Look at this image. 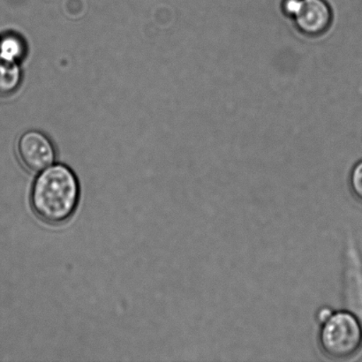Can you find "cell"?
<instances>
[{"label":"cell","instance_id":"1","mask_svg":"<svg viewBox=\"0 0 362 362\" xmlns=\"http://www.w3.org/2000/svg\"><path fill=\"white\" fill-rule=\"evenodd\" d=\"M81 199L76 173L65 165H52L38 173L32 184V211L42 223L60 226L72 218Z\"/></svg>","mask_w":362,"mask_h":362},{"label":"cell","instance_id":"2","mask_svg":"<svg viewBox=\"0 0 362 362\" xmlns=\"http://www.w3.org/2000/svg\"><path fill=\"white\" fill-rule=\"evenodd\" d=\"M319 343L322 352L332 360L356 356L362 347V325L349 312H338L322 324Z\"/></svg>","mask_w":362,"mask_h":362},{"label":"cell","instance_id":"3","mask_svg":"<svg viewBox=\"0 0 362 362\" xmlns=\"http://www.w3.org/2000/svg\"><path fill=\"white\" fill-rule=\"evenodd\" d=\"M17 153L24 168L34 173H39L52 165L56 158L51 140L35 130L27 131L20 137Z\"/></svg>","mask_w":362,"mask_h":362},{"label":"cell","instance_id":"4","mask_svg":"<svg viewBox=\"0 0 362 362\" xmlns=\"http://www.w3.org/2000/svg\"><path fill=\"white\" fill-rule=\"evenodd\" d=\"M293 20L300 34L308 37H319L331 28L333 13L325 0H303L300 12Z\"/></svg>","mask_w":362,"mask_h":362},{"label":"cell","instance_id":"5","mask_svg":"<svg viewBox=\"0 0 362 362\" xmlns=\"http://www.w3.org/2000/svg\"><path fill=\"white\" fill-rule=\"evenodd\" d=\"M21 77L20 66L16 62L0 57V97L13 95L20 87Z\"/></svg>","mask_w":362,"mask_h":362},{"label":"cell","instance_id":"6","mask_svg":"<svg viewBox=\"0 0 362 362\" xmlns=\"http://www.w3.org/2000/svg\"><path fill=\"white\" fill-rule=\"evenodd\" d=\"M25 54V45L20 37L16 35H6L0 40V57L18 62Z\"/></svg>","mask_w":362,"mask_h":362},{"label":"cell","instance_id":"7","mask_svg":"<svg viewBox=\"0 0 362 362\" xmlns=\"http://www.w3.org/2000/svg\"><path fill=\"white\" fill-rule=\"evenodd\" d=\"M349 183L354 197L362 202V160L354 166L351 172Z\"/></svg>","mask_w":362,"mask_h":362},{"label":"cell","instance_id":"8","mask_svg":"<svg viewBox=\"0 0 362 362\" xmlns=\"http://www.w3.org/2000/svg\"><path fill=\"white\" fill-rule=\"evenodd\" d=\"M303 0H283L281 10L284 16L293 19L300 12Z\"/></svg>","mask_w":362,"mask_h":362},{"label":"cell","instance_id":"9","mask_svg":"<svg viewBox=\"0 0 362 362\" xmlns=\"http://www.w3.org/2000/svg\"><path fill=\"white\" fill-rule=\"evenodd\" d=\"M332 312L329 310V308H322V310L319 312L318 319L324 324L326 320H328V319L332 317Z\"/></svg>","mask_w":362,"mask_h":362}]
</instances>
